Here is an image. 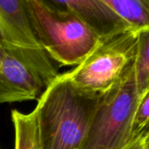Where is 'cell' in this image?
<instances>
[{
    "label": "cell",
    "instance_id": "cell-11",
    "mask_svg": "<svg viewBox=\"0 0 149 149\" xmlns=\"http://www.w3.org/2000/svg\"><path fill=\"white\" fill-rule=\"evenodd\" d=\"M149 137V90L139 97L132 122L131 139Z\"/></svg>",
    "mask_w": 149,
    "mask_h": 149
},
{
    "label": "cell",
    "instance_id": "cell-14",
    "mask_svg": "<svg viewBox=\"0 0 149 149\" xmlns=\"http://www.w3.org/2000/svg\"><path fill=\"white\" fill-rule=\"evenodd\" d=\"M146 149H149V137L146 139Z\"/></svg>",
    "mask_w": 149,
    "mask_h": 149
},
{
    "label": "cell",
    "instance_id": "cell-15",
    "mask_svg": "<svg viewBox=\"0 0 149 149\" xmlns=\"http://www.w3.org/2000/svg\"><path fill=\"white\" fill-rule=\"evenodd\" d=\"M102 1H104V3H106V4L109 6V0H102ZM110 7H111V6H110Z\"/></svg>",
    "mask_w": 149,
    "mask_h": 149
},
{
    "label": "cell",
    "instance_id": "cell-10",
    "mask_svg": "<svg viewBox=\"0 0 149 149\" xmlns=\"http://www.w3.org/2000/svg\"><path fill=\"white\" fill-rule=\"evenodd\" d=\"M133 71L139 99L149 90V28L138 31Z\"/></svg>",
    "mask_w": 149,
    "mask_h": 149
},
{
    "label": "cell",
    "instance_id": "cell-13",
    "mask_svg": "<svg viewBox=\"0 0 149 149\" xmlns=\"http://www.w3.org/2000/svg\"><path fill=\"white\" fill-rule=\"evenodd\" d=\"M2 54H3V50H2V43L0 44V64H1V61H2Z\"/></svg>",
    "mask_w": 149,
    "mask_h": 149
},
{
    "label": "cell",
    "instance_id": "cell-12",
    "mask_svg": "<svg viewBox=\"0 0 149 149\" xmlns=\"http://www.w3.org/2000/svg\"><path fill=\"white\" fill-rule=\"evenodd\" d=\"M121 149H146V139H131Z\"/></svg>",
    "mask_w": 149,
    "mask_h": 149
},
{
    "label": "cell",
    "instance_id": "cell-4",
    "mask_svg": "<svg viewBox=\"0 0 149 149\" xmlns=\"http://www.w3.org/2000/svg\"><path fill=\"white\" fill-rule=\"evenodd\" d=\"M0 104L39 99L59 76L56 62L42 47L2 41Z\"/></svg>",
    "mask_w": 149,
    "mask_h": 149
},
{
    "label": "cell",
    "instance_id": "cell-1",
    "mask_svg": "<svg viewBox=\"0 0 149 149\" xmlns=\"http://www.w3.org/2000/svg\"><path fill=\"white\" fill-rule=\"evenodd\" d=\"M101 95L83 92L66 73L61 74L38 99L40 149H79Z\"/></svg>",
    "mask_w": 149,
    "mask_h": 149
},
{
    "label": "cell",
    "instance_id": "cell-2",
    "mask_svg": "<svg viewBox=\"0 0 149 149\" xmlns=\"http://www.w3.org/2000/svg\"><path fill=\"white\" fill-rule=\"evenodd\" d=\"M26 13L38 43L60 66H77L97 47L100 35L80 17L26 0Z\"/></svg>",
    "mask_w": 149,
    "mask_h": 149
},
{
    "label": "cell",
    "instance_id": "cell-3",
    "mask_svg": "<svg viewBox=\"0 0 149 149\" xmlns=\"http://www.w3.org/2000/svg\"><path fill=\"white\" fill-rule=\"evenodd\" d=\"M138 31L126 28L101 37L97 47L76 68L66 73L79 91L103 95L134 62Z\"/></svg>",
    "mask_w": 149,
    "mask_h": 149
},
{
    "label": "cell",
    "instance_id": "cell-5",
    "mask_svg": "<svg viewBox=\"0 0 149 149\" xmlns=\"http://www.w3.org/2000/svg\"><path fill=\"white\" fill-rule=\"evenodd\" d=\"M133 64L112 88L101 95L79 149H121L129 142L139 101Z\"/></svg>",
    "mask_w": 149,
    "mask_h": 149
},
{
    "label": "cell",
    "instance_id": "cell-6",
    "mask_svg": "<svg viewBox=\"0 0 149 149\" xmlns=\"http://www.w3.org/2000/svg\"><path fill=\"white\" fill-rule=\"evenodd\" d=\"M47 6L80 17L100 37L131 28L102 0H40Z\"/></svg>",
    "mask_w": 149,
    "mask_h": 149
},
{
    "label": "cell",
    "instance_id": "cell-8",
    "mask_svg": "<svg viewBox=\"0 0 149 149\" xmlns=\"http://www.w3.org/2000/svg\"><path fill=\"white\" fill-rule=\"evenodd\" d=\"M11 116L15 131L14 149H40L35 110L30 113L13 110Z\"/></svg>",
    "mask_w": 149,
    "mask_h": 149
},
{
    "label": "cell",
    "instance_id": "cell-16",
    "mask_svg": "<svg viewBox=\"0 0 149 149\" xmlns=\"http://www.w3.org/2000/svg\"><path fill=\"white\" fill-rule=\"evenodd\" d=\"M0 149H1V148H0Z\"/></svg>",
    "mask_w": 149,
    "mask_h": 149
},
{
    "label": "cell",
    "instance_id": "cell-9",
    "mask_svg": "<svg viewBox=\"0 0 149 149\" xmlns=\"http://www.w3.org/2000/svg\"><path fill=\"white\" fill-rule=\"evenodd\" d=\"M109 6L131 28H149V0H109Z\"/></svg>",
    "mask_w": 149,
    "mask_h": 149
},
{
    "label": "cell",
    "instance_id": "cell-7",
    "mask_svg": "<svg viewBox=\"0 0 149 149\" xmlns=\"http://www.w3.org/2000/svg\"><path fill=\"white\" fill-rule=\"evenodd\" d=\"M0 33L5 42L23 47H41L28 22L26 0H0Z\"/></svg>",
    "mask_w": 149,
    "mask_h": 149
}]
</instances>
